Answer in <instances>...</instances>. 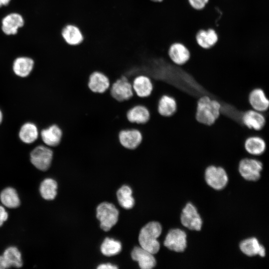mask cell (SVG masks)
<instances>
[{"mask_svg": "<svg viewBox=\"0 0 269 269\" xmlns=\"http://www.w3.org/2000/svg\"><path fill=\"white\" fill-rule=\"evenodd\" d=\"M221 110L220 102L208 95H202L197 100L196 119L202 124L211 125L221 115Z\"/></svg>", "mask_w": 269, "mask_h": 269, "instance_id": "obj_1", "label": "cell"}, {"mask_svg": "<svg viewBox=\"0 0 269 269\" xmlns=\"http://www.w3.org/2000/svg\"><path fill=\"white\" fill-rule=\"evenodd\" d=\"M162 232L161 224L156 221L148 223L141 229L138 241L141 248L152 254H156L160 249V243L157 238Z\"/></svg>", "mask_w": 269, "mask_h": 269, "instance_id": "obj_2", "label": "cell"}, {"mask_svg": "<svg viewBox=\"0 0 269 269\" xmlns=\"http://www.w3.org/2000/svg\"><path fill=\"white\" fill-rule=\"evenodd\" d=\"M263 162L256 157L242 158L239 162L238 171L241 176L248 181H257L261 177Z\"/></svg>", "mask_w": 269, "mask_h": 269, "instance_id": "obj_3", "label": "cell"}, {"mask_svg": "<svg viewBox=\"0 0 269 269\" xmlns=\"http://www.w3.org/2000/svg\"><path fill=\"white\" fill-rule=\"evenodd\" d=\"M204 174L206 184L215 190L223 189L229 181L227 172L221 166L209 165L205 168Z\"/></svg>", "mask_w": 269, "mask_h": 269, "instance_id": "obj_4", "label": "cell"}, {"mask_svg": "<svg viewBox=\"0 0 269 269\" xmlns=\"http://www.w3.org/2000/svg\"><path fill=\"white\" fill-rule=\"evenodd\" d=\"M96 211V217L104 231H109L117 223L119 211L114 204L107 202L101 203L98 206Z\"/></svg>", "mask_w": 269, "mask_h": 269, "instance_id": "obj_5", "label": "cell"}, {"mask_svg": "<svg viewBox=\"0 0 269 269\" xmlns=\"http://www.w3.org/2000/svg\"><path fill=\"white\" fill-rule=\"evenodd\" d=\"M181 225L185 228L194 231H200L203 221L197 208L191 202H187L181 210L180 216Z\"/></svg>", "mask_w": 269, "mask_h": 269, "instance_id": "obj_6", "label": "cell"}, {"mask_svg": "<svg viewBox=\"0 0 269 269\" xmlns=\"http://www.w3.org/2000/svg\"><path fill=\"white\" fill-rule=\"evenodd\" d=\"M186 232L179 228L170 230L163 242L164 246L169 250L178 253L184 252L187 246Z\"/></svg>", "mask_w": 269, "mask_h": 269, "instance_id": "obj_7", "label": "cell"}, {"mask_svg": "<svg viewBox=\"0 0 269 269\" xmlns=\"http://www.w3.org/2000/svg\"><path fill=\"white\" fill-rule=\"evenodd\" d=\"M53 151L47 146L39 145L30 154L31 163L38 169L46 171L50 167L53 159Z\"/></svg>", "mask_w": 269, "mask_h": 269, "instance_id": "obj_8", "label": "cell"}, {"mask_svg": "<svg viewBox=\"0 0 269 269\" xmlns=\"http://www.w3.org/2000/svg\"><path fill=\"white\" fill-rule=\"evenodd\" d=\"M109 89L112 97L118 101L127 100L134 94L132 83L125 76L117 79Z\"/></svg>", "mask_w": 269, "mask_h": 269, "instance_id": "obj_9", "label": "cell"}, {"mask_svg": "<svg viewBox=\"0 0 269 269\" xmlns=\"http://www.w3.org/2000/svg\"><path fill=\"white\" fill-rule=\"evenodd\" d=\"M266 121L264 113L252 109L244 112L241 118L242 123L245 127L256 131H259L264 128Z\"/></svg>", "mask_w": 269, "mask_h": 269, "instance_id": "obj_10", "label": "cell"}, {"mask_svg": "<svg viewBox=\"0 0 269 269\" xmlns=\"http://www.w3.org/2000/svg\"><path fill=\"white\" fill-rule=\"evenodd\" d=\"M241 252L249 257H253L257 255L261 257L266 256V249L264 245L260 244L256 237H250L242 240L239 245Z\"/></svg>", "mask_w": 269, "mask_h": 269, "instance_id": "obj_11", "label": "cell"}, {"mask_svg": "<svg viewBox=\"0 0 269 269\" xmlns=\"http://www.w3.org/2000/svg\"><path fill=\"white\" fill-rule=\"evenodd\" d=\"M21 253L15 247H9L6 249L3 255L0 256V269H5L11 267L21 268L22 266Z\"/></svg>", "mask_w": 269, "mask_h": 269, "instance_id": "obj_12", "label": "cell"}, {"mask_svg": "<svg viewBox=\"0 0 269 269\" xmlns=\"http://www.w3.org/2000/svg\"><path fill=\"white\" fill-rule=\"evenodd\" d=\"M248 102L251 109L257 111L264 113L269 109V100L261 88H256L251 91Z\"/></svg>", "mask_w": 269, "mask_h": 269, "instance_id": "obj_13", "label": "cell"}, {"mask_svg": "<svg viewBox=\"0 0 269 269\" xmlns=\"http://www.w3.org/2000/svg\"><path fill=\"white\" fill-rule=\"evenodd\" d=\"M168 55L171 61L178 66L186 63L190 57L188 48L184 44L179 42H174L170 45Z\"/></svg>", "mask_w": 269, "mask_h": 269, "instance_id": "obj_14", "label": "cell"}, {"mask_svg": "<svg viewBox=\"0 0 269 269\" xmlns=\"http://www.w3.org/2000/svg\"><path fill=\"white\" fill-rule=\"evenodd\" d=\"M119 139L123 146L133 149L140 143L142 134L140 131L136 129H124L119 132Z\"/></svg>", "mask_w": 269, "mask_h": 269, "instance_id": "obj_15", "label": "cell"}, {"mask_svg": "<svg viewBox=\"0 0 269 269\" xmlns=\"http://www.w3.org/2000/svg\"><path fill=\"white\" fill-rule=\"evenodd\" d=\"M246 152L254 157L262 155L266 151L267 144L264 138L259 135H252L247 137L244 142Z\"/></svg>", "mask_w": 269, "mask_h": 269, "instance_id": "obj_16", "label": "cell"}, {"mask_svg": "<svg viewBox=\"0 0 269 269\" xmlns=\"http://www.w3.org/2000/svg\"><path fill=\"white\" fill-rule=\"evenodd\" d=\"M131 257L133 260L138 262L141 269H151L156 264L153 254L141 247H135L132 251Z\"/></svg>", "mask_w": 269, "mask_h": 269, "instance_id": "obj_17", "label": "cell"}, {"mask_svg": "<svg viewBox=\"0 0 269 269\" xmlns=\"http://www.w3.org/2000/svg\"><path fill=\"white\" fill-rule=\"evenodd\" d=\"M61 36L65 43L70 46L80 44L84 38L81 29L72 23H68L62 28Z\"/></svg>", "mask_w": 269, "mask_h": 269, "instance_id": "obj_18", "label": "cell"}, {"mask_svg": "<svg viewBox=\"0 0 269 269\" xmlns=\"http://www.w3.org/2000/svg\"><path fill=\"white\" fill-rule=\"evenodd\" d=\"M88 86L91 91L102 93L109 89L110 82L108 77L104 73L96 71L90 75Z\"/></svg>", "mask_w": 269, "mask_h": 269, "instance_id": "obj_19", "label": "cell"}, {"mask_svg": "<svg viewBox=\"0 0 269 269\" xmlns=\"http://www.w3.org/2000/svg\"><path fill=\"white\" fill-rule=\"evenodd\" d=\"M134 93L138 97L144 98L149 96L153 90V84L150 78L143 74L134 77L132 82Z\"/></svg>", "mask_w": 269, "mask_h": 269, "instance_id": "obj_20", "label": "cell"}, {"mask_svg": "<svg viewBox=\"0 0 269 269\" xmlns=\"http://www.w3.org/2000/svg\"><path fill=\"white\" fill-rule=\"evenodd\" d=\"M43 142L48 146L55 147L60 144L63 136V131L57 125H52L41 132Z\"/></svg>", "mask_w": 269, "mask_h": 269, "instance_id": "obj_21", "label": "cell"}, {"mask_svg": "<svg viewBox=\"0 0 269 269\" xmlns=\"http://www.w3.org/2000/svg\"><path fill=\"white\" fill-rule=\"evenodd\" d=\"M195 39L200 47L204 49H209L217 43L218 35L212 28L201 29L197 32Z\"/></svg>", "mask_w": 269, "mask_h": 269, "instance_id": "obj_22", "label": "cell"}, {"mask_svg": "<svg viewBox=\"0 0 269 269\" xmlns=\"http://www.w3.org/2000/svg\"><path fill=\"white\" fill-rule=\"evenodd\" d=\"M22 17L18 13H11L6 15L2 21V30L7 35L15 34L19 27L23 25Z\"/></svg>", "mask_w": 269, "mask_h": 269, "instance_id": "obj_23", "label": "cell"}, {"mask_svg": "<svg viewBox=\"0 0 269 269\" xmlns=\"http://www.w3.org/2000/svg\"><path fill=\"white\" fill-rule=\"evenodd\" d=\"M127 117L128 121L132 123L142 124L148 121L150 113L145 106L142 105H137L128 110Z\"/></svg>", "mask_w": 269, "mask_h": 269, "instance_id": "obj_24", "label": "cell"}, {"mask_svg": "<svg viewBox=\"0 0 269 269\" xmlns=\"http://www.w3.org/2000/svg\"><path fill=\"white\" fill-rule=\"evenodd\" d=\"M177 102L174 97L164 94L159 98L157 104V111L163 117H170L176 112Z\"/></svg>", "mask_w": 269, "mask_h": 269, "instance_id": "obj_25", "label": "cell"}, {"mask_svg": "<svg viewBox=\"0 0 269 269\" xmlns=\"http://www.w3.org/2000/svg\"><path fill=\"white\" fill-rule=\"evenodd\" d=\"M33 60L28 57H21L16 58L13 64L14 73L20 77L28 76L33 69Z\"/></svg>", "mask_w": 269, "mask_h": 269, "instance_id": "obj_26", "label": "cell"}, {"mask_svg": "<svg viewBox=\"0 0 269 269\" xmlns=\"http://www.w3.org/2000/svg\"><path fill=\"white\" fill-rule=\"evenodd\" d=\"M1 203L8 208H16L20 205V199L15 189L12 187L4 188L0 194Z\"/></svg>", "mask_w": 269, "mask_h": 269, "instance_id": "obj_27", "label": "cell"}, {"mask_svg": "<svg viewBox=\"0 0 269 269\" xmlns=\"http://www.w3.org/2000/svg\"><path fill=\"white\" fill-rule=\"evenodd\" d=\"M18 135L22 142L27 144L33 143L38 136L37 127L33 123H26L20 128Z\"/></svg>", "mask_w": 269, "mask_h": 269, "instance_id": "obj_28", "label": "cell"}, {"mask_svg": "<svg viewBox=\"0 0 269 269\" xmlns=\"http://www.w3.org/2000/svg\"><path fill=\"white\" fill-rule=\"evenodd\" d=\"M57 182L51 178L44 179L41 183L39 192L42 197L45 200H53L57 195Z\"/></svg>", "mask_w": 269, "mask_h": 269, "instance_id": "obj_29", "label": "cell"}, {"mask_svg": "<svg viewBox=\"0 0 269 269\" xmlns=\"http://www.w3.org/2000/svg\"><path fill=\"white\" fill-rule=\"evenodd\" d=\"M118 202L123 208L130 209L133 207L134 200L132 196V190L128 185H123L117 192Z\"/></svg>", "mask_w": 269, "mask_h": 269, "instance_id": "obj_30", "label": "cell"}, {"mask_svg": "<svg viewBox=\"0 0 269 269\" xmlns=\"http://www.w3.org/2000/svg\"><path fill=\"white\" fill-rule=\"evenodd\" d=\"M122 250V244L119 241L106 238L101 246L102 253L108 257L116 255Z\"/></svg>", "mask_w": 269, "mask_h": 269, "instance_id": "obj_31", "label": "cell"}, {"mask_svg": "<svg viewBox=\"0 0 269 269\" xmlns=\"http://www.w3.org/2000/svg\"><path fill=\"white\" fill-rule=\"evenodd\" d=\"M209 0H188V3L193 8L196 10L203 9Z\"/></svg>", "mask_w": 269, "mask_h": 269, "instance_id": "obj_32", "label": "cell"}, {"mask_svg": "<svg viewBox=\"0 0 269 269\" xmlns=\"http://www.w3.org/2000/svg\"><path fill=\"white\" fill-rule=\"evenodd\" d=\"M8 213L2 206H0V227L8 218Z\"/></svg>", "mask_w": 269, "mask_h": 269, "instance_id": "obj_33", "label": "cell"}, {"mask_svg": "<svg viewBox=\"0 0 269 269\" xmlns=\"http://www.w3.org/2000/svg\"><path fill=\"white\" fill-rule=\"evenodd\" d=\"M118 268L117 266L110 263L101 264L97 267L98 269H117Z\"/></svg>", "mask_w": 269, "mask_h": 269, "instance_id": "obj_34", "label": "cell"}, {"mask_svg": "<svg viewBox=\"0 0 269 269\" xmlns=\"http://www.w3.org/2000/svg\"><path fill=\"white\" fill-rule=\"evenodd\" d=\"M9 1L10 0H0V6L2 5H7L9 3Z\"/></svg>", "mask_w": 269, "mask_h": 269, "instance_id": "obj_35", "label": "cell"}, {"mask_svg": "<svg viewBox=\"0 0 269 269\" xmlns=\"http://www.w3.org/2000/svg\"><path fill=\"white\" fill-rule=\"evenodd\" d=\"M2 118H3L2 113L1 111L0 110V124L1 123V122H2Z\"/></svg>", "mask_w": 269, "mask_h": 269, "instance_id": "obj_36", "label": "cell"}, {"mask_svg": "<svg viewBox=\"0 0 269 269\" xmlns=\"http://www.w3.org/2000/svg\"><path fill=\"white\" fill-rule=\"evenodd\" d=\"M150 0L154 2H161L163 0Z\"/></svg>", "mask_w": 269, "mask_h": 269, "instance_id": "obj_37", "label": "cell"}]
</instances>
